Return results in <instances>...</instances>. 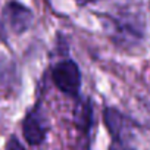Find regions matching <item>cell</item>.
Instances as JSON below:
<instances>
[{"mask_svg": "<svg viewBox=\"0 0 150 150\" xmlns=\"http://www.w3.org/2000/svg\"><path fill=\"white\" fill-rule=\"evenodd\" d=\"M91 124H93V108H91V103L90 100H80L77 109H75V125L77 128L84 132L86 135L90 132V128H91Z\"/></svg>", "mask_w": 150, "mask_h": 150, "instance_id": "obj_5", "label": "cell"}, {"mask_svg": "<svg viewBox=\"0 0 150 150\" xmlns=\"http://www.w3.org/2000/svg\"><path fill=\"white\" fill-rule=\"evenodd\" d=\"M54 86L65 94L77 97L81 88V72L74 60H62L52 69Z\"/></svg>", "mask_w": 150, "mask_h": 150, "instance_id": "obj_1", "label": "cell"}, {"mask_svg": "<svg viewBox=\"0 0 150 150\" xmlns=\"http://www.w3.org/2000/svg\"><path fill=\"white\" fill-rule=\"evenodd\" d=\"M0 41H6V31H5L2 22H0Z\"/></svg>", "mask_w": 150, "mask_h": 150, "instance_id": "obj_7", "label": "cell"}, {"mask_svg": "<svg viewBox=\"0 0 150 150\" xmlns=\"http://www.w3.org/2000/svg\"><path fill=\"white\" fill-rule=\"evenodd\" d=\"M103 119L113 143L121 149L127 147L132 138V131H134L131 119L113 108H106L103 110Z\"/></svg>", "mask_w": 150, "mask_h": 150, "instance_id": "obj_2", "label": "cell"}, {"mask_svg": "<svg viewBox=\"0 0 150 150\" xmlns=\"http://www.w3.org/2000/svg\"><path fill=\"white\" fill-rule=\"evenodd\" d=\"M6 150H25V147L21 144V141L16 137H11L6 143Z\"/></svg>", "mask_w": 150, "mask_h": 150, "instance_id": "obj_6", "label": "cell"}, {"mask_svg": "<svg viewBox=\"0 0 150 150\" xmlns=\"http://www.w3.org/2000/svg\"><path fill=\"white\" fill-rule=\"evenodd\" d=\"M47 131H49V124L44 115L41 113L40 108L37 106L31 109L22 122V134L28 141V144L31 146L41 144L47 135Z\"/></svg>", "mask_w": 150, "mask_h": 150, "instance_id": "obj_3", "label": "cell"}, {"mask_svg": "<svg viewBox=\"0 0 150 150\" xmlns=\"http://www.w3.org/2000/svg\"><path fill=\"white\" fill-rule=\"evenodd\" d=\"M3 15L12 31L16 34H22L33 24V12L19 2H9L3 9Z\"/></svg>", "mask_w": 150, "mask_h": 150, "instance_id": "obj_4", "label": "cell"}]
</instances>
